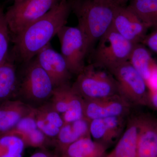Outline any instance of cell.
Wrapping results in <instances>:
<instances>
[{
  "instance_id": "1",
  "label": "cell",
  "mask_w": 157,
  "mask_h": 157,
  "mask_svg": "<svg viewBox=\"0 0 157 157\" xmlns=\"http://www.w3.org/2000/svg\"><path fill=\"white\" fill-rule=\"evenodd\" d=\"M69 0H62L43 17L13 38L14 59L24 65L33 59L67 22Z\"/></svg>"
},
{
  "instance_id": "2",
  "label": "cell",
  "mask_w": 157,
  "mask_h": 157,
  "mask_svg": "<svg viewBox=\"0 0 157 157\" xmlns=\"http://www.w3.org/2000/svg\"><path fill=\"white\" fill-rule=\"evenodd\" d=\"M71 11L84 33L90 52L94 45L112 27L118 7L104 0H69Z\"/></svg>"
},
{
  "instance_id": "3",
  "label": "cell",
  "mask_w": 157,
  "mask_h": 157,
  "mask_svg": "<svg viewBox=\"0 0 157 157\" xmlns=\"http://www.w3.org/2000/svg\"><path fill=\"white\" fill-rule=\"evenodd\" d=\"M24 66L22 77L19 78L16 97L21 98L20 100L31 106L35 104L39 106L50 99L54 86L35 58Z\"/></svg>"
},
{
  "instance_id": "4",
  "label": "cell",
  "mask_w": 157,
  "mask_h": 157,
  "mask_svg": "<svg viewBox=\"0 0 157 157\" xmlns=\"http://www.w3.org/2000/svg\"><path fill=\"white\" fill-rule=\"evenodd\" d=\"M72 86L84 99H99L119 94L114 76L108 70L93 63L85 66Z\"/></svg>"
},
{
  "instance_id": "5",
  "label": "cell",
  "mask_w": 157,
  "mask_h": 157,
  "mask_svg": "<svg viewBox=\"0 0 157 157\" xmlns=\"http://www.w3.org/2000/svg\"><path fill=\"white\" fill-rule=\"evenodd\" d=\"M134 45L111 27L98 41L93 63L110 72L128 61Z\"/></svg>"
},
{
  "instance_id": "6",
  "label": "cell",
  "mask_w": 157,
  "mask_h": 157,
  "mask_svg": "<svg viewBox=\"0 0 157 157\" xmlns=\"http://www.w3.org/2000/svg\"><path fill=\"white\" fill-rule=\"evenodd\" d=\"M62 0H14L5 13L13 37L43 17Z\"/></svg>"
},
{
  "instance_id": "7",
  "label": "cell",
  "mask_w": 157,
  "mask_h": 157,
  "mask_svg": "<svg viewBox=\"0 0 157 157\" xmlns=\"http://www.w3.org/2000/svg\"><path fill=\"white\" fill-rule=\"evenodd\" d=\"M61 54L70 73L78 75L85 67V60L90 53L86 37L78 26H64L59 31Z\"/></svg>"
},
{
  "instance_id": "8",
  "label": "cell",
  "mask_w": 157,
  "mask_h": 157,
  "mask_svg": "<svg viewBox=\"0 0 157 157\" xmlns=\"http://www.w3.org/2000/svg\"><path fill=\"white\" fill-rule=\"evenodd\" d=\"M117 83L119 94L132 106L149 104L148 87L146 82L128 61L110 72Z\"/></svg>"
},
{
  "instance_id": "9",
  "label": "cell",
  "mask_w": 157,
  "mask_h": 157,
  "mask_svg": "<svg viewBox=\"0 0 157 157\" xmlns=\"http://www.w3.org/2000/svg\"><path fill=\"white\" fill-rule=\"evenodd\" d=\"M132 107L119 94L99 99H83V117L91 121L112 117H128Z\"/></svg>"
},
{
  "instance_id": "10",
  "label": "cell",
  "mask_w": 157,
  "mask_h": 157,
  "mask_svg": "<svg viewBox=\"0 0 157 157\" xmlns=\"http://www.w3.org/2000/svg\"><path fill=\"white\" fill-rule=\"evenodd\" d=\"M49 76L55 87L70 83L72 74L61 54L55 50L50 43L35 57Z\"/></svg>"
},
{
  "instance_id": "11",
  "label": "cell",
  "mask_w": 157,
  "mask_h": 157,
  "mask_svg": "<svg viewBox=\"0 0 157 157\" xmlns=\"http://www.w3.org/2000/svg\"><path fill=\"white\" fill-rule=\"evenodd\" d=\"M112 27L134 44L142 42L149 28L127 6L118 7Z\"/></svg>"
},
{
  "instance_id": "12",
  "label": "cell",
  "mask_w": 157,
  "mask_h": 157,
  "mask_svg": "<svg viewBox=\"0 0 157 157\" xmlns=\"http://www.w3.org/2000/svg\"><path fill=\"white\" fill-rule=\"evenodd\" d=\"M128 117L96 119L90 121V131L93 140L109 148L117 143L124 131Z\"/></svg>"
},
{
  "instance_id": "13",
  "label": "cell",
  "mask_w": 157,
  "mask_h": 157,
  "mask_svg": "<svg viewBox=\"0 0 157 157\" xmlns=\"http://www.w3.org/2000/svg\"><path fill=\"white\" fill-rule=\"evenodd\" d=\"M139 115L137 157H157V121Z\"/></svg>"
},
{
  "instance_id": "14",
  "label": "cell",
  "mask_w": 157,
  "mask_h": 157,
  "mask_svg": "<svg viewBox=\"0 0 157 157\" xmlns=\"http://www.w3.org/2000/svg\"><path fill=\"white\" fill-rule=\"evenodd\" d=\"M34 107L19 99H10L0 103V136L12 130Z\"/></svg>"
},
{
  "instance_id": "15",
  "label": "cell",
  "mask_w": 157,
  "mask_h": 157,
  "mask_svg": "<svg viewBox=\"0 0 157 157\" xmlns=\"http://www.w3.org/2000/svg\"><path fill=\"white\" fill-rule=\"evenodd\" d=\"M90 121L83 117L71 123L64 124L56 138L52 141L55 153L59 157L72 144L82 137L91 136Z\"/></svg>"
},
{
  "instance_id": "16",
  "label": "cell",
  "mask_w": 157,
  "mask_h": 157,
  "mask_svg": "<svg viewBox=\"0 0 157 157\" xmlns=\"http://www.w3.org/2000/svg\"><path fill=\"white\" fill-rule=\"evenodd\" d=\"M139 116H128L124 131L114 148L103 157H137Z\"/></svg>"
},
{
  "instance_id": "17",
  "label": "cell",
  "mask_w": 157,
  "mask_h": 157,
  "mask_svg": "<svg viewBox=\"0 0 157 157\" xmlns=\"http://www.w3.org/2000/svg\"><path fill=\"white\" fill-rule=\"evenodd\" d=\"M34 115L38 128L53 141L64 125L61 114L46 102L34 107Z\"/></svg>"
},
{
  "instance_id": "18",
  "label": "cell",
  "mask_w": 157,
  "mask_h": 157,
  "mask_svg": "<svg viewBox=\"0 0 157 157\" xmlns=\"http://www.w3.org/2000/svg\"><path fill=\"white\" fill-rule=\"evenodd\" d=\"M108 149L88 136L72 144L59 157H103Z\"/></svg>"
},
{
  "instance_id": "19",
  "label": "cell",
  "mask_w": 157,
  "mask_h": 157,
  "mask_svg": "<svg viewBox=\"0 0 157 157\" xmlns=\"http://www.w3.org/2000/svg\"><path fill=\"white\" fill-rule=\"evenodd\" d=\"M18 83L15 65L8 57L0 65V103L16 97Z\"/></svg>"
},
{
  "instance_id": "20",
  "label": "cell",
  "mask_w": 157,
  "mask_h": 157,
  "mask_svg": "<svg viewBox=\"0 0 157 157\" xmlns=\"http://www.w3.org/2000/svg\"><path fill=\"white\" fill-rule=\"evenodd\" d=\"M128 61L146 82L150 77L153 68L157 64L147 48L141 43L134 44Z\"/></svg>"
},
{
  "instance_id": "21",
  "label": "cell",
  "mask_w": 157,
  "mask_h": 157,
  "mask_svg": "<svg viewBox=\"0 0 157 157\" xmlns=\"http://www.w3.org/2000/svg\"><path fill=\"white\" fill-rule=\"evenodd\" d=\"M127 6L148 28L157 24V0H130Z\"/></svg>"
},
{
  "instance_id": "22",
  "label": "cell",
  "mask_w": 157,
  "mask_h": 157,
  "mask_svg": "<svg viewBox=\"0 0 157 157\" xmlns=\"http://www.w3.org/2000/svg\"><path fill=\"white\" fill-rule=\"evenodd\" d=\"M76 91L72 85L65 84L55 87L49 102L52 107L61 115L67 110Z\"/></svg>"
},
{
  "instance_id": "23",
  "label": "cell",
  "mask_w": 157,
  "mask_h": 157,
  "mask_svg": "<svg viewBox=\"0 0 157 157\" xmlns=\"http://www.w3.org/2000/svg\"><path fill=\"white\" fill-rule=\"evenodd\" d=\"M25 147L22 140L17 136H0V157H22Z\"/></svg>"
},
{
  "instance_id": "24",
  "label": "cell",
  "mask_w": 157,
  "mask_h": 157,
  "mask_svg": "<svg viewBox=\"0 0 157 157\" xmlns=\"http://www.w3.org/2000/svg\"><path fill=\"white\" fill-rule=\"evenodd\" d=\"M16 136L22 140L25 147L45 149L52 143V140L38 128L21 133Z\"/></svg>"
},
{
  "instance_id": "25",
  "label": "cell",
  "mask_w": 157,
  "mask_h": 157,
  "mask_svg": "<svg viewBox=\"0 0 157 157\" xmlns=\"http://www.w3.org/2000/svg\"><path fill=\"white\" fill-rule=\"evenodd\" d=\"M10 30L6 21L5 13L0 7V65L9 57Z\"/></svg>"
},
{
  "instance_id": "26",
  "label": "cell",
  "mask_w": 157,
  "mask_h": 157,
  "mask_svg": "<svg viewBox=\"0 0 157 157\" xmlns=\"http://www.w3.org/2000/svg\"><path fill=\"white\" fill-rule=\"evenodd\" d=\"M36 128H38L34 117L33 109L29 114L22 118L12 130L4 135L17 136L21 133Z\"/></svg>"
},
{
  "instance_id": "27",
  "label": "cell",
  "mask_w": 157,
  "mask_h": 157,
  "mask_svg": "<svg viewBox=\"0 0 157 157\" xmlns=\"http://www.w3.org/2000/svg\"><path fill=\"white\" fill-rule=\"evenodd\" d=\"M141 43L157 55V29L146 35Z\"/></svg>"
},
{
  "instance_id": "28",
  "label": "cell",
  "mask_w": 157,
  "mask_h": 157,
  "mask_svg": "<svg viewBox=\"0 0 157 157\" xmlns=\"http://www.w3.org/2000/svg\"><path fill=\"white\" fill-rule=\"evenodd\" d=\"M149 92L157 91V64L152 70L150 77L146 82Z\"/></svg>"
},
{
  "instance_id": "29",
  "label": "cell",
  "mask_w": 157,
  "mask_h": 157,
  "mask_svg": "<svg viewBox=\"0 0 157 157\" xmlns=\"http://www.w3.org/2000/svg\"><path fill=\"white\" fill-rule=\"evenodd\" d=\"M29 157H58L55 153H52L48 151L46 149H41V150L31 155Z\"/></svg>"
},
{
  "instance_id": "30",
  "label": "cell",
  "mask_w": 157,
  "mask_h": 157,
  "mask_svg": "<svg viewBox=\"0 0 157 157\" xmlns=\"http://www.w3.org/2000/svg\"><path fill=\"white\" fill-rule=\"evenodd\" d=\"M149 104H151L155 108L157 109V91L149 92Z\"/></svg>"
},
{
  "instance_id": "31",
  "label": "cell",
  "mask_w": 157,
  "mask_h": 157,
  "mask_svg": "<svg viewBox=\"0 0 157 157\" xmlns=\"http://www.w3.org/2000/svg\"><path fill=\"white\" fill-rule=\"evenodd\" d=\"M106 1L114 6L117 7H123L127 6V3L130 0H104Z\"/></svg>"
},
{
  "instance_id": "32",
  "label": "cell",
  "mask_w": 157,
  "mask_h": 157,
  "mask_svg": "<svg viewBox=\"0 0 157 157\" xmlns=\"http://www.w3.org/2000/svg\"><path fill=\"white\" fill-rule=\"evenodd\" d=\"M155 27H156L157 28V24L155 26Z\"/></svg>"
},
{
  "instance_id": "33",
  "label": "cell",
  "mask_w": 157,
  "mask_h": 157,
  "mask_svg": "<svg viewBox=\"0 0 157 157\" xmlns=\"http://www.w3.org/2000/svg\"><path fill=\"white\" fill-rule=\"evenodd\" d=\"M0 1H1V0H0ZM13 1H14V0H13Z\"/></svg>"
}]
</instances>
